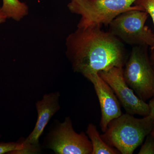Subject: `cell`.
Instances as JSON below:
<instances>
[{"label":"cell","mask_w":154,"mask_h":154,"mask_svg":"<svg viewBox=\"0 0 154 154\" xmlns=\"http://www.w3.org/2000/svg\"><path fill=\"white\" fill-rule=\"evenodd\" d=\"M102 28H77L66 39V55L73 70L86 79L114 67L123 68L127 58L123 42Z\"/></svg>","instance_id":"6da1fadb"},{"label":"cell","mask_w":154,"mask_h":154,"mask_svg":"<svg viewBox=\"0 0 154 154\" xmlns=\"http://www.w3.org/2000/svg\"><path fill=\"white\" fill-rule=\"evenodd\" d=\"M154 120L147 116L142 118L128 113L112 120L101 137L122 154H132L152 131Z\"/></svg>","instance_id":"7a4b0ae2"},{"label":"cell","mask_w":154,"mask_h":154,"mask_svg":"<svg viewBox=\"0 0 154 154\" xmlns=\"http://www.w3.org/2000/svg\"><path fill=\"white\" fill-rule=\"evenodd\" d=\"M136 0H69L70 12L79 15L77 28H85L100 25L108 26L119 14L132 10L143 11L134 5Z\"/></svg>","instance_id":"3957f363"},{"label":"cell","mask_w":154,"mask_h":154,"mask_svg":"<svg viewBox=\"0 0 154 154\" xmlns=\"http://www.w3.org/2000/svg\"><path fill=\"white\" fill-rule=\"evenodd\" d=\"M148 48L134 46L123 67L127 84L145 102L154 97V69Z\"/></svg>","instance_id":"277c9868"},{"label":"cell","mask_w":154,"mask_h":154,"mask_svg":"<svg viewBox=\"0 0 154 154\" xmlns=\"http://www.w3.org/2000/svg\"><path fill=\"white\" fill-rule=\"evenodd\" d=\"M42 148L55 154H92V144L86 133L75 131L72 122L67 116L62 122L55 119L44 138Z\"/></svg>","instance_id":"5b68a950"},{"label":"cell","mask_w":154,"mask_h":154,"mask_svg":"<svg viewBox=\"0 0 154 154\" xmlns=\"http://www.w3.org/2000/svg\"><path fill=\"white\" fill-rule=\"evenodd\" d=\"M149 16L141 10L125 11L109 24L108 31L126 44L151 48L154 46V32L145 25Z\"/></svg>","instance_id":"8992f818"},{"label":"cell","mask_w":154,"mask_h":154,"mask_svg":"<svg viewBox=\"0 0 154 154\" xmlns=\"http://www.w3.org/2000/svg\"><path fill=\"white\" fill-rule=\"evenodd\" d=\"M98 74L113 90L126 113L143 117L149 114V104L139 98L125 82L123 68L114 67Z\"/></svg>","instance_id":"52a82bcc"},{"label":"cell","mask_w":154,"mask_h":154,"mask_svg":"<svg viewBox=\"0 0 154 154\" xmlns=\"http://www.w3.org/2000/svg\"><path fill=\"white\" fill-rule=\"evenodd\" d=\"M60 93L57 91L44 94L41 99L36 101V124L29 135L22 139L24 145L22 154H38L41 151L39 139L51 119L60 109Z\"/></svg>","instance_id":"ba28073f"},{"label":"cell","mask_w":154,"mask_h":154,"mask_svg":"<svg viewBox=\"0 0 154 154\" xmlns=\"http://www.w3.org/2000/svg\"><path fill=\"white\" fill-rule=\"evenodd\" d=\"M87 79L93 84L99 99L101 111L99 125L104 133L110 122L122 114L121 105L113 90L99 74L91 75Z\"/></svg>","instance_id":"9c48e42d"},{"label":"cell","mask_w":154,"mask_h":154,"mask_svg":"<svg viewBox=\"0 0 154 154\" xmlns=\"http://www.w3.org/2000/svg\"><path fill=\"white\" fill-rule=\"evenodd\" d=\"M85 133L92 144V154H120L116 149L110 146L103 140L95 125H88Z\"/></svg>","instance_id":"30bf717a"},{"label":"cell","mask_w":154,"mask_h":154,"mask_svg":"<svg viewBox=\"0 0 154 154\" xmlns=\"http://www.w3.org/2000/svg\"><path fill=\"white\" fill-rule=\"evenodd\" d=\"M1 10L7 18L19 22L28 14V7L19 0H3Z\"/></svg>","instance_id":"8fae6325"},{"label":"cell","mask_w":154,"mask_h":154,"mask_svg":"<svg viewBox=\"0 0 154 154\" xmlns=\"http://www.w3.org/2000/svg\"><path fill=\"white\" fill-rule=\"evenodd\" d=\"M23 149L21 139L17 142L0 143V154H22Z\"/></svg>","instance_id":"7c38bea8"},{"label":"cell","mask_w":154,"mask_h":154,"mask_svg":"<svg viewBox=\"0 0 154 154\" xmlns=\"http://www.w3.org/2000/svg\"><path fill=\"white\" fill-rule=\"evenodd\" d=\"M134 5L140 7L150 16L154 26V0H136Z\"/></svg>","instance_id":"4fadbf2b"},{"label":"cell","mask_w":154,"mask_h":154,"mask_svg":"<svg viewBox=\"0 0 154 154\" xmlns=\"http://www.w3.org/2000/svg\"><path fill=\"white\" fill-rule=\"evenodd\" d=\"M138 154H154V138L150 134L146 137V140Z\"/></svg>","instance_id":"5bb4252c"},{"label":"cell","mask_w":154,"mask_h":154,"mask_svg":"<svg viewBox=\"0 0 154 154\" xmlns=\"http://www.w3.org/2000/svg\"><path fill=\"white\" fill-rule=\"evenodd\" d=\"M149 105L150 108V113L148 116L154 120V97L150 100Z\"/></svg>","instance_id":"9a60e30c"},{"label":"cell","mask_w":154,"mask_h":154,"mask_svg":"<svg viewBox=\"0 0 154 154\" xmlns=\"http://www.w3.org/2000/svg\"><path fill=\"white\" fill-rule=\"evenodd\" d=\"M150 53L149 58L152 66L154 69V46L150 48Z\"/></svg>","instance_id":"2e32d148"},{"label":"cell","mask_w":154,"mask_h":154,"mask_svg":"<svg viewBox=\"0 0 154 154\" xmlns=\"http://www.w3.org/2000/svg\"><path fill=\"white\" fill-rule=\"evenodd\" d=\"M8 19L5 14L3 13L0 8V24L6 22V19Z\"/></svg>","instance_id":"e0dca14e"},{"label":"cell","mask_w":154,"mask_h":154,"mask_svg":"<svg viewBox=\"0 0 154 154\" xmlns=\"http://www.w3.org/2000/svg\"><path fill=\"white\" fill-rule=\"evenodd\" d=\"M150 134H151L152 136L154 138V125L152 129V131H151L150 133Z\"/></svg>","instance_id":"ac0fdd59"},{"label":"cell","mask_w":154,"mask_h":154,"mask_svg":"<svg viewBox=\"0 0 154 154\" xmlns=\"http://www.w3.org/2000/svg\"><path fill=\"white\" fill-rule=\"evenodd\" d=\"M1 135L0 134V139H1Z\"/></svg>","instance_id":"d6986e66"},{"label":"cell","mask_w":154,"mask_h":154,"mask_svg":"<svg viewBox=\"0 0 154 154\" xmlns=\"http://www.w3.org/2000/svg\"></svg>","instance_id":"ffe728a7"}]
</instances>
